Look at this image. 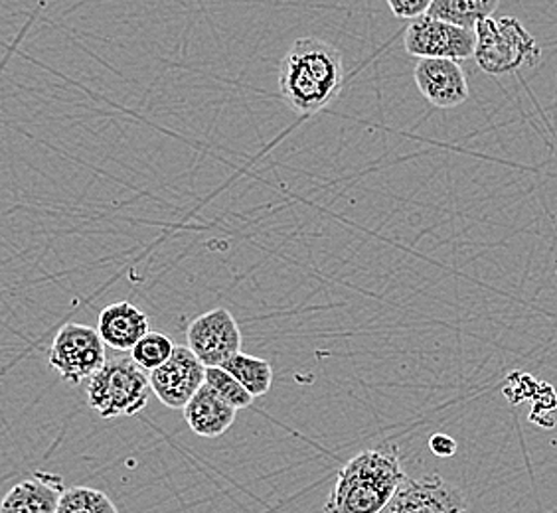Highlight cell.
I'll list each match as a JSON object with an SVG mask.
<instances>
[{"label":"cell","instance_id":"cell-20","mask_svg":"<svg viewBox=\"0 0 557 513\" xmlns=\"http://www.w3.org/2000/svg\"><path fill=\"white\" fill-rule=\"evenodd\" d=\"M429 449L440 459H449L457 452V440L449 437V435H445V433H435L429 439Z\"/></svg>","mask_w":557,"mask_h":513},{"label":"cell","instance_id":"cell-9","mask_svg":"<svg viewBox=\"0 0 557 513\" xmlns=\"http://www.w3.org/2000/svg\"><path fill=\"white\" fill-rule=\"evenodd\" d=\"M206 367L188 346H176L171 360L150 377L152 393L169 409H184L206 385Z\"/></svg>","mask_w":557,"mask_h":513},{"label":"cell","instance_id":"cell-4","mask_svg":"<svg viewBox=\"0 0 557 513\" xmlns=\"http://www.w3.org/2000/svg\"><path fill=\"white\" fill-rule=\"evenodd\" d=\"M87 403L101 418L135 417L149 405L150 377L127 358L111 360L87 384Z\"/></svg>","mask_w":557,"mask_h":513},{"label":"cell","instance_id":"cell-12","mask_svg":"<svg viewBox=\"0 0 557 513\" xmlns=\"http://www.w3.org/2000/svg\"><path fill=\"white\" fill-rule=\"evenodd\" d=\"M97 331L109 348L117 352H133V348L150 331L149 316L127 300L115 302L99 314Z\"/></svg>","mask_w":557,"mask_h":513},{"label":"cell","instance_id":"cell-15","mask_svg":"<svg viewBox=\"0 0 557 513\" xmlns=\"http://www.w3.org/2000/svg\"><path fill=\"white\" fill-rule=\"evenodd\" d=\"M222 367L234 375L237 381L244 385L253 397L265 396L273 385V367L268 360H261L256 355L244 352L236 353Z\"/></svg>","mask_w":557,"mask_h":513},{"label":"cell","instance_id":"cell-7","mask_svg":"<svg viewBox=\"0 0 557 513\" xmlns=\"http://www.w3.org/2000/svg\"><path fill=\"white\" fill-rule=\"evenodd\" d=\"M188 348L206 367H222L242 352V331L227 309H212L190 322L186 330Z\"/></svg>","mask_w":557,"mask_h":513},{"label":"cell","instance_id":"cell-19","mask_svg":"<svg viewBox=\"0 0 557 513\" xmlns=\"http://www.w3.org/2000/svg\"><path fill=\"white\" fill-rule=\"evenodd\" d=\"M386 2L389 11L394 12V16L413 22L429 14L435 0H386Z\"/></svg>","mask_w":557,"mask_h":513},{"label":"cell","instance_id":"cell-3","mask_svg":"<svg viewBox=\"0 0 557 513\" xmlns=\"http://www.w3.org/2000/svg\"><path fill=\"white\" fill-rule=\"evenodd\" d=\"M474 62L488 75L515 74L542 60L536 38L515 16L486 18L476 26Z\"/></svg>","mask_w":557,"mask_h":513},{"label":"cell","instance_id":"cell-10","mask_svg":"<svg viewBox=\"0 0 557 513\" xmlns=\"http://www.w3.org/2000/svg\"><path fill=\"white\" fill-rule=\"evenodd\" d=\"M419 93L433 108L453 109L469 99V84L459 62L443 58H423L413 70Z\"/></svg>","mask_w":557,"mask_h":513},{"label":"cell","instance_id":"cell-13","mask_svg":"<svg viewBox=\"0 0 557 513\" xmlns=\"http://www.w3.org/2000/svg\"><path fill=\"white\" fill-rule=\"evenodd\" d=\"M186 425L194 435L205 439H218L236 423L237 409L218 396L212 387L205 385L190 403L183 409Z\"/></svg>","mask_w":557,"mask_h":513},{"label":"cell","instance_id":"cell-11","mask_svg":"<svg viewBox=\"0 0 557 513\" xmlns=\"http://www.w3.org/2000/svg\"><path fill=\"white\" fill-rule=\"evenodd\" d=\"M64 492L62 476L36 472L33 478L12 486L2 500L0 513H58Z\"/></svg>","mask_w":557,"mask_h":513},{"label":"cell","instance_id":"cell-17","mask_svg":"<svg viewBox=\"0 0 557 513\" xmlns=\"http://www.w3.org/2000/svg\"><path fill=\"white\" fill-rule=\"evenodd\" d=\"M174 350H176V346H174V342H172L166 334L149 331V334L133 348L131 360L139 365L140 370L152 374L154 370H159L161 365L166 364V362L171 360Z\"/></svg>","mask_w":557,"mask_h":513},{"label":"cell","instance_id":"cell-16","mask_svg":"<svg viewBox=\"0 0 557 513\" xmlns=\"http://www.w3.org/2000/svg\"><path fill=\"white\" fill-rule=\"evenodd\" d=\"M58 513H119V510L108 493L87 486H75L65 490Z\"/></svg>","mask_w":557,"mask_h":513},{"label":"cell","instance_id":"cell-1","mask_svg":"<svg viewBox=\"0 0 557 513\" xmlns=\"http://www.w3.org/2000/svg\"><path fill=\"white\" fill-rule=\"evenodd\" d=\"M346 82L343 54L321 38H299L281 60L278 93L290 111L309 117L334 103Z\"/></svg>","mask_w":557,"mask_h":513},{"label":"cell","instance_id":"cell-6","mask_svg":"<svg viewBox=\"0 0 557 513\" xmlns=\"http://www.w3.org/2000/svg\"><path fill=\"white\" fill-rule=\"evenodd\" d=\"M404 46L409 55H416L419 60L443 58L465 62L474 58L476 33L425 14L409 24Z\"/></svg>","mask_w":557,"mask_h":513},{"label":"cell","instance_id":"cell-2","mask_svg":"<svg viewBox=\"0 0 557 513\" xmlns=\"http://www.w3.org/2000/svg\"><path fill=\"white\" fill-rule=\"evenodd\" d=\"M406 480L396 445L362 450L336 474L324 513H380Z\"/></svg>","mask_w":557,"mask_h":513},{"label":"cell","instance_id":"cell-8","mask_svg":"<svg viewBox=\"0 0 557 513\" xmlns=\"http://www.w3.org/2000/svg\"><path fill=\"white\" fill-rule=\"evenodd\" d=\"M380 513H469L465 493L440 474L408 478Z\"/></svg>","mask_w":557,"mask_h":513},{"label":"cell","instance_id":"cell-18","mask_svg":"<svg viewBox=\"0 0 557 513\" xmlns=\"http://www.w3.org/2000/svg\"><path fill=\"white\" fill-rule=\"evenodd\" d=\"M206 385L212 387L218 396L225 399L232 406L239 409H247L253 403L256 397L247 391L244 385L237 381L234 375L230 374L224 367H208L206 372Z\"/></svg>","mask_w":557,"mask_h":513},{"label":"cell","instance_id":"cell-5","mask_svg":"<svg viewBox=\"0 0 557 513\" xmlns=\"http://www.w3.org/2000/svg\"><path fill=\"white\" fill-rule=\"evenodd\" d=\"M48 364L65 384L79 385L106 367L108 346L97 328L67 322L48 350Z\"/></svg>","mask_w":557,"mask_h":513},{"label":"cell","instance_id":"cell-14","mask_svg":"<svg viewBox=\"0 0 557 513\" xmlns=\"http://www.w3.org/2000/svg\"><path fill=\"white\" fill-rule=\"evenodd\" d=\"M500 0H435L429 16L450 22L467 30H476V26L486 18H493Z\"/></svg>","mask_w":557,"mask_h":513}]
</instances>
